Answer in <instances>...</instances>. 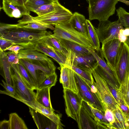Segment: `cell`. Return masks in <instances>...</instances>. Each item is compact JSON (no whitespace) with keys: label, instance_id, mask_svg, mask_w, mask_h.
I'll use <instances>...</instances> for the list:
<instances>
[{"label":"cell","instance_id":"1","mask_svg":"<svg viewBox=\"0 0 129 129\" xmlns=\"http://www.w3.org/2000/svg\"><path fill=\"white\" fill-rule=\"evenodd\" d=\"M50 31L22 28L15 24L1 23L0 37L11 40L16 45L36 44L53 36Z\"/></svg>","mask_w":129,"mask_h":129},{"label":"cell","instance_id":"2","mask_svg":"<svg viewBox=\"0 0 129 129\" xmlns=\"http://www.w3.org/2000/svg\"><path fill=\"white\" fill-rule=\"evenodd\" d=\"M19 62L23 64L28 72L37 89L47 77L55 73L56 67L52 60L42 61L20 59Z\"/></svg>","mask_w":129,"mask_h":129},{"label":"cell","instance_id":"3","mask_svg":"<svg viewBox=\"0 0 129 129\" xmlns=\"http://www.w3.org/2000/svg\"><path fill=\"white\" fill-rule=\"evenodd\" d=\"M53 32V37L57 39H64L87 48L93 49L88 35L77 30L73 27L70 22L55 25Z\"/></svg>","mask_w":129,"mask_h":129},{"label":"cell","instance_id":"4","mask_svg":"<svg viewBox=\"0 0 129 129\" xmlns=\"http://www.w3.org/2000/svg\"><path fill=\"white\" fill-rule=\"evenodd\" d=\"M119 0H88L89 20L99 22L108 20L114 14Z\"/></svg>","mask_w":129,"mask_h":129},{"label":"cell","instance_id":"5","mask_svg":"<svg viewBox=\"0 0 129 129\" xmlns=\"http://www.w3.org/2000/svg\"><path fill=\"white\" fill-rule=\"evenodd\" d=\"M13 73L11 77L16 95L12 97L25 104L36 101V93L30 89L23 81L18 70L16 64L11 65Z\"/></svg>","mask_w":129,"mask_h":129},{"label":"cell","instance_id":"6","mask_svg":"<svg viewBox=\"0 0 129 129\" xmlns=\"http://www.w3.org/2000/svg\"><path fill=\"white\" fill-rule=\"evenodd\" d=\"M79 93L83 100L105 112V109L97 91L91 89L85 80L74 72Z\"/></svg>","mask_w":129,"mask_h":129},{"label":"cell","instance_id":"7","mask_svg":"<svg viewBox=\"0 0 129 129\" xmlns=\"http://www.w3.org/2000/svg\"><path fill=\"white\" fill-rule=\"evenodd\" d=\"M92 73L95 81L94 84L106 110L108 109L113 111L118 104L113 96L106 82L94 70Z\"/></svg>","mask_w":129,"mask_h":129},{"label":"cell","instance_id":"8","mask_svg":"<svg viewBox=\"0 0 129 129\" xmlns=\"http://www.w3.org/2000/svg\"><path fill=\"white\" fill-rule=\"evenodd\" d=\"M123 44V43L118 39H115L102 44L101 48V52L107 64L115 72Z\"/></svg>","mask_w":129,"mask_h":129},{"label":"cell","instance_id":"9","mask_svg":"<svg viewBox=\"0 0 129 129\" xmlns=\"http://www.w3.org/2000/svg\"><path fill=\"white\" fill-rule=\"evenodd\" d=\"M63 93L66 113L78 124L83 100L79 93L77 94L65 89H63Z\"/></svg>","mask_w":129,"mask_h":129},{"label":"cell","instance_id":"10","mask_svg":"<svg viewBox=\"0 0 129 129\" xmlns=\"http://www.w3.org/2000/svg\"><path fill=\"white\" fill-rule=\"evenodd\" d=\"M124 29L119 20L111 22L108 20L99 22L96 30L100 42L102 44L118 39L120 30Z\"/></svg>","mask_w":129,"mask_h":129},{"label":"cell","instance_id":"11","mask_svg":"<svg viewBox=\"0 0 129 129\" xmlns=\"http://www.w3.org/2000/svg\"><path fill=\"white\" fill-rule=\"evenodd\" d=\"M67 51L64 66L69 67L74 66L84 70L92 71L98 64L96 59L91 53L85 55H78L70 50Z\"/></svg>","mask_w":129,"mask_h":129},{"label":"cell","instance_id":"12","mask_svg":"<svg viewBox=\"0 0 129 129\" xmlns=\"http://www.w3.org/2000/svg\"><path fill=\"white\" fill-rule=\"evenodd\" d=\"M73 13L59 3L56 9L48 14L34 17L37 20L45 24L55 25L69 22Z\"/></svg>","mask_w":129,"mask_h":129},{"label":"cell","instance_id":"13","mask_svg":"<svg viewBox=\"0 0 129 129\" xmlns=\"http://www.w3.org/2000/svg\"><path fill=\"white\" fill-rule=\"evenodd\" d=\"M20 45L23 48L19 51L18 53L19 59H26L42 61L52 60L46 55L37 49L35 44L28 43Z\"/></svg>","mask_w":129,"mask_h":129},{"label":"cell","instance_id":"14","mask_svg":"<svg viewBox=\"0 0 129 129\" xmlns=\"http://www.w3.org/2000/svg\"><path fill=\"white\" fill-rule=\"evenodd\" d=\"M60 67L59 81L62 84L63 89H68L78 93L79 90L74 72L70 67L66 66Z\"/></svg>","mask_w":129,"mask_h":129},{"label":"cell","instance_id":"15","mask_svg":"<svg viewBox=\"0 0 129 129\" xmlns=\"http://www.w3.org/2000/svg\"><path fill=\"white\" fill-rule=\"evenodd\" d=\"M115 72L121 82L129 74V46L126 42L123 43Z\"/></svg>","mask_w":129,"mask_h":129},{"label":"cell","instance_id":"16","mask_svg":"<svg viewBox=\"0 0 129 129\" xmlns=\"http://www.w3.org/2000/svg\"><path fill=\"white\" fill-rule=\"evenodd\" d=\"M15 24L18 27L34 29L46 30L47 29L54 30L53 25L45 24L36 19L30 14L24 15Z\"/></svg>","mask_w":129,"mask_h":129},{"label":"cell","instance_id":"17","mask_svg":"<svg viewBox=\"0 0 129 129\" xmlns=\"http://www.w3.org/2000/svg\"><path fill=\"white\" fill-rule=\"evenodd\" d=\"M29 112L39 129H63L47 117L35 110L28 107Z\"/></svg>","mask_w":129,"mask_h":129},{"label":"cell","instance_id":"18","mask_svg":"<svg viewBox=\"0 0 129 129\" xmlns=\"http://www.w3.org/2000/svg\"><path fill=\"white\" fill-rule=\"evenodd\" d=\"M44 41L35 44L36 48L53 58L58 63L60 67L64 66L66 60V56L61 52L47 44Z\"/></svg>","mask_w":129,"mask_h":129},{"label":"cell","instance_id":"19","mask_svg":"<svg viewBox=\"0 0 129 129\" xmlns=\"http://www.w3.org/2000/svg\"><path fill=\"white\" fill-rule=\"evenodd\" d=\"M78 126L80 129H107L104 125L95 120L82 107L80 110Z\"/></svg>","mask_w":129,"mask_h":129},{"label":"cell","instance_id":"20","mask_svg":"<svg viewBox=\"0 0 129 129\" xmlns=\"http://www.w3.org/2000/svg\"><path fill=\"white\" fill-rule=\"evenodd\" d=\"M3 1L2 9L10 17L18 18L30 14V11L25 6L18 5L6 1Z\"/></svg>","mask_w":129,"mask_h":129},{"label":"cell","instance_id":"21","mask_svg":"<svg viewBox=\"0 0 129 129\" xmlns=\"http://www.w3.org/2000/svg\"><path fill=\"white\" fill-rule=\"evenodd\" d=\"M25 104L46 116L57 124L64 126L61 122L60 115L55 113L54 112V110H53L46 108L38 103L36 101L33 103H27Z\"/></svg>","mask_w":129,"mask_h":129},{"label":"cell","instance_id":"22","mask_svg":"<svg viewBox=\"0 0 129 129\" xmlns=\"http://www.w3.org/2000/svg\"><path fill=\"white\" fill-rule=\"evenodd\" d=\"M82 107L87 111L95 120L100 124L104 125L107 128V125L109 123L105 117L104 112L83 100Z\"/></svg>","mask_w":129,"mask_h":129},{"label":"cell","instance_id":"23","mask_svg":"<svg viewBox=\"0 0 129 129\" xmlns=\"http://www.w3.org/2000/svg\"><path fill=\"white\" fill-rule=\"evenodd\" d=\"M86 19L83 15L75 12L73 13L70 22L73 27L77 30L88 35Z\"/></svg>","mask_w":129,"mask_h":129},{"label":"cell","instance_id":"24","mask_svg":"<svg viewBox=\"0 0 129 129\" xmlns=\"http://www.w3.org/2000/svg\"><path fill=\"white\" fill-rule=\"evenodd\" d=\"M51 87H47L41 89H37L36 93V101L42 106L54 110L51 101L50 90Z\"/></svg>","mask_w":129,"mask_h":129},{"label":"cell","instance_id":"25","mask_svg":"<svg viewBox=\"0 0 129 129\" xmlns=\"http://www.w3.org/2000/svg\"><path fill=\"white\" fill-rule=\"evenodd\" d=\"M62 46L67 51L70 50L78 55L91 53L87 48L75 43L63 39H59Z\"/></svg>","mask_w":129,"mask_h":129},{"label":"cell","instance_id":"26","mask_svg":"<svg viewBox=\"0 0 129 129\" xmlns=\"http://www.w3.org/2000/svg\"><path fill=\"white\" fill-rule=\"evenodd\" d=\"M87 33L94 50L99 52L101 50L100 41L96 29L89 20L86 19Z\"/></svg>","mask_w":129,"mask_h":129},{"label":"cell","instance_id":"27","mask_svg":"<svg viewBox=\"0 0 129 129\" xmlns=\"http://www.w3.org/2000/svg\"><path fill=\"white\" fill-rule=\"evenodd\" d=\"M107 83L118 89L121 82L112 76L98 64L94 70Z\"/></svg>","mask_w":129,"mask_h":129},{"label":"cell","instance_id":"28","mask_svg":"<svg viewBox=\"0 0 129 129\" xmlns=\"http://www.w3.org/2000/svg\"><path fill=\"white\" fill-rule=\"evenodd\" d=\"M89 50L90 52L95 57L98 64L110 75L120 82L115 72L110 68L105 61L101 50L99 52L97 53L93 49L89 48Z\"/></svg>","mask_w":129,"mask_h":129},{"label":"cell","instance_id":"29","mask_svg":"<svg viewBox=\"0 0 129 129\" xmlns=\"http://www.w3.org/2000/svg\"><path fill=\"white\" fill-rule=\"evenodd\" d=\"M16 65L20 75L27 86L32 90H37V89L34 81L24 66L20 62Z\"/></svg>","mask_w":129,"mask_h":129},{"label":"cell","instance_id":"30","mask_svg":"<svg viewBox=\"0 0 129 129\" xmlns=\"http://www.w3.org/2000/svg\"><path fill=\"white\" fill-rule=\"evenodd\" d=\"M118 90L125 103L129 107V74L126 75Z\"/></svg>","mask_w":129,"mask_h":129},{"label":"cell","instance_id":"31","mask_svg":"<svg viewBox=\"0 0 129 129\" xmlns=\"http://www.w3.org/2000/svg\"><path fill=\"white\" fill-rule=\"evenodd\" d=\"M10 129H28L23 120L16 113L9 115Z\"/></svg>","mask_w":129,"mask_h":129},{"label":"cell","instance_id":"32","mask_svg":"<svg viewBox=\"0 0 129 129\" xmlns=\"http://www.w3.org/2000/svg\"><path fill=\"white\" fill-rule=\"evenodd\" d=\"M113 112L115 119V121L113 125L116 129H126L125 125L126 118L118 105L116 109Z\"/></svg>","mask_w":129,"mask_h":129},{"label":"cell","instance_id":"33","mask_svg":"<svg viewBox=\"0 0 129 129\" xmlns=\"http://www.w3.org/2000/svg\"><path fill=\"white\" fill-rule=\"evenodd\" d=\"M58 3H50L49 4L43 5L39 7L34 13L38 16L45 15L55 11L56 9Z\"/></svg>","mask_w":129,"mask_h":129},{"label":"cell","instance_id":"34","mask_svg":"<svg viewBox=\"0 0 129 129\" xmlns=\"http://www.w3.org/2000/svg\"><path fill=\"white\" fill-rule=\"evenodd\" d=\"M73 71L88 83L93 84L94 82L92 71L84 70L75 66L70 67Z\"/></svg>","mask_w":129,"mask_h":129},{"label":"cell","instance_id":"35","mask_svg":"<svg viewBox=\"0 0 129 129\" xmlns=\"http://www.w3.org/2000/svg\"><path fill=\"white\" fill-rule=\"evenodd\" d=\"M116 12L118 20L122 26L125 28H129V13L121 7L117 10Z\"/></svg>","mask_w":129,"mask_h":129},{"label":"cell","instance_id":"36","mask_svg":"<svg viewBox=\"0 0 129 129\" xmlns=\"http://www.w3.org/2000/svg\"><path fill=\"white\" fill-rule=\"evenodd\" d=\"M50 3L47 0H28L25 6L28 11L34 12L40 6Z\"/></svg>","mask_w":129,"mask_h":129},{"label":"cell","instance_id":"37","mask_svg":"<svg viewBox=\"0 0 129 129\" xmlns=\"http://www.w3.org/2000/svg\"><path fill=\"white\" fill-rule=\"evenodd\" d=\"M44 41L54 49L61 52L67 56L68 52L62 46L59 39L52 36L45 40Z\"/></svg>","mask_w":129,"mask_h":129},{"label":"cell","instance_id":"38","mask_svg":"<svg viewBox=\"0 0 129 129\" xmlns=\"http://www.w3.org/2000/svg\"><path fill=\"white\" fill-rule=\"evenodd\" d=\"M57 76L55 73L47 77L40 85L38 89L47 87H51L55 86L57 81Z\"/></svg>","mask_w":129,"mask_h":129},{"label":"cell","instance_id":"39","mask_svg":"<svg viewBox=\"0 0 129 129\" xmlns=\"http://www.w3.org/2000/svg\"><path fill=\"white\" fill-rule=\"evenodd\" d=\"M3 84L1 83V85L5 88V90H0V93L9 95L11 97L16 95V92L14 86L9 84L2 80Z\"/></svg>","mask_w":129,"mask_h":129},{"label":"cell","instance_id":"40","mask_svg":"<svg viewBox=\"0 0 129 129\" xmlns=\"http://www.w3.org/2000/svg\"><path fill=\"white\" fill-rule=\"evenodd\" d=\"M5 55L8 62L11 65L17 64L19 62L18 54L15 52L9 51L5 52Z\"/></svg>","mask_w":129,"mask_h":129},{"label":"cell","instance_id":"41","mask_svg":"<svg viewBox=\"0 0 129 129\" xmlns=\"http://www.w3.org/2000/svg\"><path fill=\"white\" fill-rule=\"evenodd\" d=\"M110 90L118 105L125 103L119 94L118 89L107 83Z\"/></svg>","mask_w":129,"mask_h":129},{"label":"cell","instance_id":"42","mask_svg":"<svg viewBox=\"0 0 129 129\" xmlns=\"http://www.w3.org/2000/svg\"><path fill=\"white\" fill-rule=\"evenodd\" d=\"M16 45L12 41L0 37V50L5 51L6 50L14 45Z\"/></svg>","mask_w":129,"mask_h":129},{"label":"cell","instance_id":"43","mask_svg":"<svg viewBox=\"0 0 129 129\" xmlns=\"http://www.w3.org/2000/svg\"><path fill=\"white\" fill-rule=\"evenodd\" d=\"M104 115L106 119L109 123L114 125L113 124L115 121V119L113 111L110 109H106L104 112Z\"/></svg>","mask_w":129,"mask_h":129},{"label":"cell","instance_id":"44","mask_svg":"<svg viewBox=\"0 0 129 129\" xmlns=\"http://www.w3.org/2000/svg\"><path fill=\"white\" fill-rule=\"evenodd\" d=\"M118 105L124 116H129V107L125 103L120 104Z\"/></svg>","mask_w":129,"mask_h":129},{"label":"cell","instance_id":"45","mask_svg":"<svg viewBox=\"0 0 129 129\" xmlns=\"http://www.w3.org/2000/svg\"><path fill=\"white\" fill-rule=\"evenodd\" d=\"M1 129H10V123L9 120H4L0 122Z\"/></svg>","mask_w":129,"mask_h":129},{"label":"cell","instance_id":"46","mask_svg":"<svg viewBox=\"0 0 129 129\" xmlns=\"http://www.w3.org/2000/svg\"><path fill=\"white\" fill-rule=\"evenodd\" d=\"M124 29H121L120 30L118 36V40L121 42L123 43L126 42L127 38V37L123 34V31Z\"/></svg>","mask_w":129,"mask_h":129},{"label":"cell","instance_id":"47","mask_svg":"<svg viewBox=\"0 0 129 129\" xmlns=\"http://www.w3.org/2000/svg\"><path fill=\"white\" fill-rule=\"evenodd\" d=\"M23 47L21 46L16 45L10 47L9 48L7 49L5 51L9 50L13 51L15 52L16 53L18 54L19 51Z\"/></svg>","mask_w":129,"mask_h":129},{"label":"cell","instance_id":"48","mask_svg":"<svg viewBox=\"0 0 129 129\" xmlns=\"http://www.w3.org/2000/svg\"><path fill=\"white\" fill-rule=\"evenodd\" d=\"M10 2L16 4L25 6V2L23 0H3Z\"/></svg>","mask_w":129,"mask_h":129},{"label":"cell","instance_id":"49","mask_svg":"<svg viewBox=\"0 0 129 129\" xmlns=\"http://www.w3.org/2000/svg\"><path fill=\"white\" fill-rule=\"evenodd\" d=\"M123 33L124 35L128 37L129 36V28H125L124 29Z\"/></svg>","mask_w":129,"mask_h":129},{"label":"cell","instance_id":"50","mask_svg":"<svg viewBox=\"0 0 129 129\" xmlns=\"http://www.w3.org/2000/svg\"><path fill=\"white\" fill-rule=\"evenodd\" d=\"M51 3H58L59 2L58 0H47Z\"/></svg>","mask_w":129,"mask_h":129},{"label":"cell","instance_id":"51","mask_svg":"<svg viewBox=\"0 0 129 129\" xmlns=\"http://www.w3.org/2000/svg\"><path fill=\"white\" fill-rule=\"evenodd\" d=\"M126 42L128 44L129 46V41H127Z\"/></svg>","mask_w":129,"mask_h":129},{"label":"cell","instance_id":"52","mask_svg":"<svg viewBox=\"0 0 129 129\" xmlns=\"http://www.w3.org/2000/svg\"><path fill=\"white\" fill-rule=\"evenodd\" d=\"M127 41H129V36L127 37Z\"/></svg>","mask_w":129,"mask_h":129},{"label":"cell","instance_id":"53","mask_svg":"<svg viewBox=\"0 0 129 129\" xmlns=\"http://www.w3.org/2000/svg\"><path fill=\"white\" fill-rule=\"evenodd\" d=\"M23 0V1H24V2L25 3L26 2H27V1H28V0Z\"/></svg>","mask_w":129,"mask_h":129},{"label":"cell","instance_id":"54","mask_svg":"<svg viewBox=\"0 0 129 129\" xmlns=\"http://www.w3.org/2000/svg\"><path fill=\"white\" fill-rule=\"evenodd\" d=\"M86 0L87 2L88 0Z\"/></svg>","mask_w":129,"mask_h":129}]
</instances>
